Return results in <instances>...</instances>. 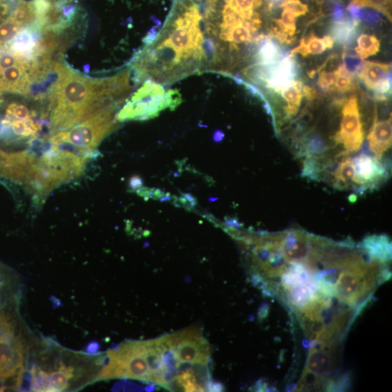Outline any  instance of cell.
I'll return each mask as SVG.
<instances>
[{
	"label": "cell",
	"instance_id": "5",
	"mask_svg": "<svg viewBox=\"0 0 392 392\" xmlns=\"http://www.w3.org/2000/svg\"><path fill=\"white\" fill-rule=\"evenodd\" d=\"M181 101V98L177 91L166 92L162 84L146 80L124 105L116 118L118 121L153 118L167 108H175Z\"/></svg>",
	"mask_w": 392,
	"mask_h": 392
},
{
	"label": "cell",
	"instance_id": "27",
	"mask_svg": "<svg viewBox=\"0 0 392 392\" xmlns=\"http://www.w3.org/2000/svg\"><path fill=\"white\" fill-rule=\"evenodd\" d=\"M336 70L319 71V85L323 91L327 92L334 91V84L336 78Z\"/></svg>",
	"mask_w": 392,
	"mask_h": 392
},
{
	"label": "cell",
	"instance_id": "3",
	"mask_svg": "<svg viewBox=\"0 0 392 392\" xmlns=\"http://www.w3.org/2000/svg\"><path fill=\"white\" fill-rule=\"evenodd\" d=\"M89 157L50 145L41 156L31 154L25 174V185L38 203L59 186L77 179L84 172Z\"/></svg>",
	"mask_w": 392,
	"mask_h": 392
},
{
	"label": "cell",
	"instance_id": "22",
	"mask_svg": "<svg viewBox=\"0 0 392 392\" xmlns=\"http://www.w3.org/2000/svg\"><path fill=\"white\" fill-rule=\"evenodd\" d=\"M74 368L61 363L58 370L49 373V391H62L69 387V382L74 377Z\"/></svg>",
	"mask_w": 392,
	"mask_h": 392
},
{
	"label": "cell",
	"instance_id": "15",
	"mask_svg": "<svg viewBox=\"0 0 392 392\" xmlns=\"http://www.w3.org/2000/svg\"><path fill=\"white\" fill-rule=\"evenodd\" d=\"M360 21L349 17L342 22H334L330 30L333 41L340 45L349 46L355 40L360 31Z\"/></svg>",
	"mask_w": 392,
	"mask_h": 392
},
{
	"label": "cell",
	"instance_id": "25",
	"mask_svg": "<svg viewBox=\"0 0 392 392\" xmlns=\"http://www.w3.org/2000/svg\"><path fill=\"white\" fill-rule=\"evenodd\" d=\"M351 4L359 8H370L379 10L391 21V0H352Z\"/></svg>",
	"mask_w": 392,
	"mask_h": 392
},
{
	"label": "cell",
	"instance_id": "23",
	"mask_svg": "<svg viewBox=\"0 0 392 392\" xmlns=\"http://www.w3.org/2000/svg\"><path fill=\"white\" fill-rule=\"evenodd\" d=\"M380 50V41L374 35L361 34L358 40V47L355 48L358 56L365 59L377 54Z\"/></svg>",
	"mask_w": 392,
	"mask_h": 392
},
{
	"label": "cell",
	"instance_id": "2",
	"mask_svg": "<svg viewBox=\"0 0 392 392\" xmlns=\"http://www.w3.org/2000/svg\"><path fill=\"white\" fill-rule=\"evenodd\" d=\"M53 70L56 77L50 88L53 135L119 106L132 90L130 68L101 79L88 77L61 61L53 63Z\"/></svg>",
	"mask_w": 392,
	"mask_h": 392
},
{
	"label": "cell",
	"instance_id": "31",
	"mask_svg": "<svg viewBox=\"0 0 392 392\" xmlns=\"http://www.w3.org/2000/svg\"><path fill=\"white\" fill-rule=\"evenodd\" d=\"M332 15L334 22L345 21L349 17H348L344 8L340 6H336L334 7Z\"/></svg>",
	"mask_w": 392,
	"mask_h": 392
},
{
	"label": "cell",
	"instance_id": "4",
	"mask_svg": "<svg viewBox=\"0 0 392 392\" xmlns=\"http://www.w3.org/2000/svg\"><path fill=\"white\" fill-rule=\"evenodd\" d=\"M118 107L112 106L73 128L52 135L50 144L91 156L102 140L117 128Z\"/></svg>",
	"mask_w": 392,
	"mask_h": 392
},
{
	"label": "cell",
	"instance_id": "13",
	"mask_svg": "<svg viewBox=\"0 0 392 392\" xmlns=\"http://www.w3.org/2000/svg\"><path fill=\"white\" fill-rule=\"evenodd\" d=\"M367 139L370 150L374 156L381 160L384 153L391 147V117L384 121L376 119Z\"/></svg>",
	"mask_w": 392,
	"mask_h": 392
},
{
	"label": "cell",
	"instance_id": "7",
	"mask_svg": "<svg viewBox=\"0 0 392 392\" xmlns=\"http://www.w3.org/2000/svg\"><path fill=\"white\" fill-rule=\"evenodd\" d=\"M365 133L361 122L358 98L352 96L345 105L340 131L333 139L337 144H342V155L359 151L363 144Z\"/></svg>",
	"mask_w": 392,
	"mask_h": 392
},
{
	"label": "cell",
	"instance_id": "10",
	"mask_svg": "<svg viewBox=\"0 0 392 392\" xmlns=\"http://www.w3.org/2000/svg\"><path fill=\"white\" fill-rule=\"evenodd\" d=\"M352 158L355 171L354 187L360 192L377 188L388 179L389 172L377 157L363 153Z\"/></svg>",
	"mask_w": 392,
	"mask_h": 392
},
{
	"label": "cell",
	"instance_id": "17",
	"mask_svg": "<svg viewBox=\"0 0 392 392\" xmlns=\"http://www.w3.org/2000/svg\"><path fill=\"white\" fill-rule=\"evenodd\" d=\"M333 44L334 41L330 36L318 38L313 33H310L307 38L301 40L299 45L292 51V54H300L304 57L309 55H319L326 50L333 48Z\"/></svg>",
	"mask_w": 392,
	"mask_h": 392
},
{
	"label": "cell",
	"instance_id": "12",
	"mask_svg": "<svg viewBox=\"0 0 392 392\" xmlns=\"http://www.w3.org/2000/svg\"><path fill=\"white\" fill-rule=\"evenodd\" d=\"M30 156L28 151L7 153L0 150V176L16 183L23 182Z\"/></svg>",
	"mask_w": 392,
	"mask_h": 392
},
{
	"label": "cell",
	"instance_id": "24",
	"mask_svg": "<svg viewBox=\"0 0 392 392\" xmlns=\"http://www.w3.org/2000/svg\"><path fill=\"white\" fill-rule=\"evenodd\" d=\"M336 78L334 84V91L345 93L354 91L356 84L353 76L350 75L345 69L343 63L336 70Z\"/></svg>",
	"mask_w": 392,
	"mask_h": 392
},
{
	"label": "cell",
	"instance_id": "21",
	"mask_svg": "<svg viewBox=\"0 0 392 392\" xmlns=\"http://www.w3.org/2000/svg\"><path fill=\"white\" fill-rule=\"evenodd\" d=\"M329 367L330 360L325 352L315 348L310 350L306 372L322 377L328 372Z\"/></svg>",
	"mask_w": 392,
	"mask_h": 392
},
{
	"label": "cell",
	"instance_id": "6",
	"mask_svg": "<svg viewBox=\"0 0 392 392\" xmlns=\"http://www.w3.org/2000/svg\"><path fill=\"white\" fill-rule=\"evenodd\" d=\"M381 263L372 260L367 264L363 259L344 267L334 288V294L353 306L372 291Z\"/></svg>",
	"mask_w": 392,
	"mask_h": 392
},
{
	"label": "cell",
	"instance_id": "11",
	"mask_svg": "<svg viewBox=\"0 0 392 392\" xmlns=\"http://www.w3.org/2000/svg\"><path fill=\"white\" fill-rule=\"evenodd\" d=\"M24 346L15 333L0 338V379L4 380L20 370L24 362Z\"/></svg>",
	"mask_w": 392,
	"mask_h": 392
},
{
	"label": "cell",
	"instance_id": "18",
	"mask_svg": "<svg viewBox=\"0 0 392 392\" xmlns=\"http://www.w3.org/2000/svg\"><path fill=\"white\" fill-rule=\"evenodd\" d=\"M303 84L295 80L280 92L281 96L287 103L284 112L287 119H291L298 113L303 98Z\"/></svg>",
	"mask_w": 392,
	"mask_h": 392
},
{
	"label": "cell",
	"instance_id": "32",
	"mask_svg": "<svg viewBox=\"0 0 392 392\" xmlns=\"http://www.w3.org/2000/svg\"><path fill=\"white\" fill-rule=\"evenodd\" d=\"M224 386L219 382H212L209 386V391H223Z\"/></svg>",
	"mask_w": 392,
	"mask_h": 392
},
{
	"label": "cell",
	"instance_id": "19",
	"mask_svg": "<svg viewBox=\"0 0 392 392\" xmlns=\"http://www.w3.org/2000/svg\"><path fill=\"white\" fill-rule=\"evenodd\" d=\"M354 174L353 158H345L334 171L332 181L333 186L338 190L354 187Z\"/></svg>",
	"mask_w": 392,
	"mask_h": 392
},
{
	"label": "cell",
	"instance_id": "14",
	"mask_svg": "<svg viewBox=\"0 0 392 392\" xmlns=\"http://www.w3.org/2000/svg\"><path fill=\"white\" fill-rule=\"evenodd\" d=\"M391 64L365 61L357 75L368 90L374 91L382 82L391 77Z\"/></svg>",
	"mask_w": 392,
	"mask_h": 392
},
{
	"label": "cell",
	"instance_id": "34",
	"mask_svg": "<svg viewBox=\"0 0 392 392\" xmlns=\"http://www.w3.org/2000/svg\"><path fill=\"white\" fill-rule=\"evenodd\" d=\"M89 348H92V349H89L88 351L90 352H96V350H98V347L97 344H91L90 345V346H89Z\"/></svg>",
	"mask_w": 392,
	"mask_h": 392
},
{
	"label": "cell",
	"instance_id": "33",
	"mask_svg": "<svg viewBox=\"0 0 392 392\" xmlns=\"http://www.w3.org/2000/svg\"><path fill=\"white\" fill-rule=\"evenodd\" d=\"M266 1L269 3L270 7L272 8L275 5L281 3L282 0H266Z\"/></svg>",
	"mask_w": 392,
	"mask_h": 392
},
{
	"label": "cell",
	"instance_id": "9",
	"mask_svg": "<svg viewBox=\"0 0 392 392\" xmlns=\"http://www.w3.org/2000/svg\"><path fill=\"white\" fill-rule=\"evenodd\" d=\"M279 248L285 261L290 263L308 262L312 256L319 239L298 229L278 234Z\"/></svg>",
	"mask_w": 392,
	"mask_h": 392
},
{
	"label": "cell",
	"instance_id": "35",
	"mask_svg": "<svg viewBox=\"0 0 392 392\" xmlns=\"http://www.w3.org/2000/svg\"><path fill=\"white\" fill-rule=\"evenodd\" d=\"M196 2H202L204 1V0H195Z\"/></svg>",
	"mask_w": 392,
	"mask_h": 392
},
{
	"label": "cell",
	"instance_id": "30",
	"mask_svg": "<svg viewBox=\"0 0 392 392\" xmlns=\"http://www.w3.org/2000/svg\"><path fill=\"white\" fill-rule=\"evenodd\" d=\"M14 333V327L8 318L0 312V338Z\"/></svg>",
	"mask_w": 392,
	"mask_h": 392
},
{
	"label": "cell",
	"instance_id": "29",
	"mask_svg": "<svg viewBox=\"0 0 392 392\" xmlns=\"http://www.w3.org/2000/svg\"><path fill=\"white\" fill-rule=\"evenodd\" d=\"M359 20L363 21L370 27H375L382 20L377 12L369 9H361Z\"/></svg>",
	"mask_w": 392,
	"mask_h": 392
},
{
	"label": "cell",
	"instance_id": "8",
	"mask_svg": "<svg viewBox=\"0 0 392 392\" xmlns=\"http://www.w3.org/2000/svg\"><path fill=\"white\" fill-rule=\"evenodd\" d=\"M168 337L179 361L193 363L210 359L211 348L199 329L189 328Z\"/></svg>",
	"mask_w": 392,
	"mask_h": 392
},
{
	"label": "cell",
	"instance_id": "20",
	"mask_svg": "<svg viewBox=\"0 0 392 392\" xmlns=\"http://www.w3.org/2000/svg\"><path fill=\"white\" fill-rule=\"evenodd\" d=\"M259 48L254 57L255 63L262 66H270L279 61L283 56L278 44L271 38H264L259 45Z\"/></svg>",
	"mask_w": 392,
	"mask_h": 392
},
{
	"label": "cell",
	"instance_id": "28",
	"mask_svg": "<svg viewBox=\"0 0 392 392\" xmlns=\"http://www.w3.org/2000/svg\"><path fill=\"white\" fill-rule=\"evenodd\" d=\"M280 7L289 8L296 17L304 15L308 12V6L301 3L300 0H286L282 2Z\"/></svg>",
	"mask_w": 392,
	"mask_h": 392
},
{
	"label": "cell",
	"instance_id": "26",
	"mask_svg": "<svg viewBox=\"0 0 392 392\" xmlns=\"http://www.w3.org/2000/svg\"><path fill=\"white\" fill-rule=\"evenodd\" d=\"M342 59L344 60L343 65L347 73L353 77L354 75H358L363 64L361 59L357 56L350 55L346 50Z\"/></svg>",
	"mask_w": 392,
	"mask_h": 392
},
{
	"label": "cell",
	"instance_id": "16",
	"mask_svg": "<svg viewBox=\"0 0 392 392\" xmlns=\"http://www.w3.org/2000/svg\"><path fill=\"white\" fill-rule=\"evenodd\" d=\"M361 246L372 260L384 263L391 259V244L388 237L384 236L368 237L363 241Z\"/></svg>",
	"mask_w": 392,
	"mask_h": 392
},
{
	"label": "cell",
	"instance_id": "1",
	"mask_svg": "<svg viewBox=\"0 0 392 392\" xmlns=\"http://www.w3.org/2000/svg\"><path fill=\"white\" fill-rule=\"evenodd\" d=\"M203 16L195 0H174L163 28L132 61L135 78L169 85L207 73Z\"/></svg>",
	"mask_w": 392,
	"mask_h": 392
}]
</instances>
